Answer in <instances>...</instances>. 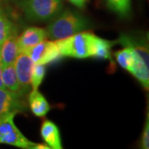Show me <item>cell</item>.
<instances>
[{
	"mask_svg": "<svg viewBox=\"0 0 149 149\" xmlns=\"http://www.w3.org/2000/svg\"><path fill=\"white\" fill-rule=\"evenodd\" d=\"M47 32L42 28L30 27L25 29L17 37V46L20 52L27 53L28 51L46 39Z\"/></svg>",
	"mask_w": 149,
	"mask_h": 149,
	"instance_id": "ba28073f",
	"label": "cell"
},
{
	"mask_svg": "<svg viewBox=\"0 0 149 149\" xmlns=\"http://www.w3.org/2000/svg\"><path fill=\"white\" fill-rule=\"evenodd\" d=\"M22 97V95L0 89V118L11 112L19 113L24 110L26 104Z\"/></svg>",
	"mask_w": 149,
	"mask_h": 149,
	"instance_id": "52a82bcc",
	"label": "cell"
},
{
	"mask_svg": "<svg viewBox=\"0 0 149 149\" xmlns=\"http://www.w3.org/2000/svg\"><path fill=\"white\" fill-rule=\"evenodd\" d=\"M90 26V22L81 14L66 10L59 13L47 29V36L52 40L62 39L82 32Z\"/></svg>",
	"mask_w": 149,
	"mask_h": 149,
	"instance_id": "6da1fadb",
	"label": "cell"
},
{
	"mask_svg": "<svg viewBox=\"0 0 149 149\" xmlns=\"http://www.w3.org/2000/svg\"><path fill=\"white\" fill-rule=\"evenodd\" d=\"M33 65L34 63L29 55L22 52L17 55L13 63L22 95L27 94L31 89V77Z\"/></svg>",
	"mask_w": 149,
	"mask_h": 149,
	"instance_id": "8992f818",
	"label": "cell"
},
{
	"mask_svg": "<svg viewBox=\"0 0 149 149\" xmlns=\"http://www.w3.org/2000/svg\"><path fill=\"white\" fill-rule=\"evenodd\" d=\"M116 61L123 69L131 72L134 65V51L131 47H125L114 53Z\"/></svg>",
	"mask_w": 149,
	"mask_h": 149,
	"instance_id": "5bb4252c",
	"label": "cell"
},
{
	"mask_svg": "<svg viewBox=\"0 0 149 149\" xmlns=\"http://www.w3.org/2000/svg\"><path fill=\"white\" fill-rule=\"evenodd\" d=\"M95 34L91 32H78L71 36L56 40V44L62 56L76 59L91 57Z\"/></svg>",
	"mask_w": 149,
	"mask_h": 149,
	"instance_id": "7a4b0ae2",
	"label": "cell"
},
{
	"mask_svg": "<svg viewBox=\"0 0 149 149\" xmlns=\"http://www.w3.org/2000/svg\"><path fill=\"white\" fill-rule=\"evenodd\" d=\"M68 1L80 8H84L87 2V0H68Z\"/></svg>",
	"mask_w": 149,
	"mask_h": 149,
	"instance_id": "d6986e66",
	"label": "cell"
},
{
	"mask_svg": "<svg viewBox=\"0 0 149 149\" xmlns=\"http://www.w3.org/2000/svg\"><path fill=\"white\" fill-rule=\"evenodd\" d=\"M27 54L34 64L47 65L58 61L62 56L60 53L56 42L43 40L32 47Z\"/></svg>",
	"mask_w": 149,
	"mask_h": 149,
	"instance_id": "5b68a950",
	"label": "cell"
},
{
	"mask_svg": "<svg viewBox=\"0 0 149 149\" xmlns=\"http://www.w3.org/2000/svg\"><path fill=\"white\" fill-rule=\"evenodd\" d=\"M141 148L143 149L149 148V118L148 113L147 116V121L145 123V127H144L143 132L142 134V139L140 142Z\"/></svg>",
	"mask_w": 149,
	"mask_h": 149,
	"instance_id": "ac0fdd59",
	"label": "cell"
},
{
	"mask_svg": "<svg viewBox=\"0 0 149 149\" xmlns=\"http://www.w3.org/2000/svg\"><path fill=\"white\" fill-rule=\"evenodd\" d=\"M19 53L17 37L16 33H13L8 37L0 47V59L2 66L13 64Z\"/></svg>",
	"mask_w": 149,
	"mask_h": 149,
	"instance_id": "9c48e42d",
	"label": "cell"
},
{
	"mask_svg": "<svg viewBox=\"0 0 149 149\" xmlns=\"http://www.w3.org/2000/svg\"><path fill=\"white\" fill-rule=\"evenodd\" d=\"M46 74L45 65L34 64L32 70L31 77V87L32 90H37L40 85L42 84Z\"/></svg>",
	"mask_w": 149,
	"mask_h": 149,
	"instance_id": "e0dca14e",
	"label": "cell"
},
{
	"mask_svg": "<svg viewBox=\"0 0 149 149\" xmlns=\"http://www.w3.org/2000/svg\"><path fill=\"white\" fill-rule=\"evenodd\" d=\"M28 103L32 113L37 117H44L51 109V106L46 98L37 90H32L30 92Z\"/></svg>",
	"mask_w": 149,
	"mask_h": 149,
	"instance_id": "8fae6325",
	"label": "cell"
},
{
	"mask_svg": "<svg viewBox=\"0 0 149 149\" xmlns=\"http://www.w3.org/2000/svg\"><path fill=\"white\" fill-rule=\"evenodd\" d=\"M0 89H5V87L3 85V80H2V64H1V59H0Z\"/></svg>",
	"mask_w": 149,
	"mask_h": 149,
	"instance_id": "44dd1931",
	"label": "cell"
},
{
	"mask_svg": "<svg viewBox=\"0 0 149 149\" xmlns=\"http://www.w3.org/2000/svg\"><path fill=\"white\" fill-rule=\"evenodd\" d=\"M16 113V112H11L0 118V143L20 148H32L36 143L28 140L14 123Z\"/></svg>",
	"mask_w": 149,
	"mask_h": 149,
	"instance_id": "277c9868",
	"label": "cell"
},
{
	"mask_svg": "<svg viewBox=\"0 0 149 149\" xmlns=\"http://www.w3.org/2000/svg\"><path fill=\"white\" fill-rule=\"evenodd\" d=\"M41 136L50 148L61 149V139L58 127L51 120H44L41 127Z\"/></svg>",
	"mask_w": 149,
	"mask_h": 149,
	"instance_id": "30bf717a",
	"label": "cell"
},
{
	"mask_svg": "<svg viewBox=\"0 0 149 149\" xmlns=\"http://www.w3.org/2000/svg\"><path fill=\"white\" fill-rule=\"evenodd\" d=\"M2 80L6 90L13 93L22 95L13 64L2 66Z\"/></svg>",
	"mask_w": 149,
	"mask_h": 149,
	"instance_id": "7c38bea8",
	"label": "cell"
},
{
	"mask_svg": "<svg viewBox=\"0 0 149 149\" xmlns=\"http://www.w3.org/2000/svg\"><path fill=\"white\" fill-rule=\"evenodd\" d=\"M22 8L28 20L46 22L61 13L62 3L61 0H24Z\"/></svg>",
	"mask_w": 149,
	"mask_h": 149,
	"instance_id": "3957f363",
	"label": "cell"
},
{
	"mask_svg": "<svg viewBox=\"0 0 149 149\" xmlns=\"http://www.w3.org/2000/svg\"><path fill=\"white\" fill-rule=\"evenodd\" d=\"M108 7L123 17H128L131 13V0H105Z\"/></svg>",
	"mask_w": 149,
	"mask_h": 149,
	"instance_id": "9a60e30c",
	"label": "cell"
},
{
	"mask_svg": "<svg viewBox=\"0 0 149 149\" xmlns=\"http://www.w3.org/2000/svg\"><path fill=\"white\" fill-rule=\"evenodd\" d=\"M50 148L48 147L47 144H35L33 147H32V149H49Z\"/></svg>",
	"mask_w": 149,
	"mask_h": 149,
	"instance_id": "ffe728a7",
	"label": "cell"
},
{
	"mask_svg": "<svg viewBox=\"0 0 149 149\" xmlns=\"http://www.w3.org/2000/svg\"><path fill=\"white\" fill-rule=\"evenodd\" d=\"M13 33H16L13 23L0 8V47L6 39Z\"/></svg>",
	"mask_w": 149,
	"mask_h": 149,
	"instance_id": "2e32d148",
	"label": "cell"
},
{
	"mask_svg": "<svg viewBox=\"0 0 149 149\" xmlns=\"http://www.w3.org/2000/svg\"><path fill=\"white\" fill-rule=\"evenodd\" d=\"M113 45V42L95 36L94 40H93L91 57L97 59H104V60L111 59L110 50H111Z\"/></svg>",
	"mask_w": 149,
	"mask_h": 149,
	"instance_id": "4fadbf2b",
	"label": "cell"
}]
</instances>
